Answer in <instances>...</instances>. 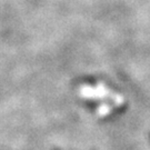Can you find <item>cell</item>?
Here are the masks:
<instances>
[{"label": "cell", "mask_w": 150, "mask_h": 150, "mask_svg": "<svg viewBox=\"0 0 150 150\" xmlns=\"http://www.w3.org/2000/svg\"><path fill=\"white\" fill-rule=\"evenodd\" d=\"M79 95L85 99L89 100H102V99H108L112 102L115 106H122L125 103V98L121 95L109 89L107 86L103 83H98L96 86H90V85H82L79 89Z\"/></svg>", "instance_id": "6da1fadb"}, {"label": "cell", "mask_w": 150, "mask_h": 150, "mask_svg": "<svg viewBox=\"0 0 150 150\" xmlns=\"http://www.w3.org/2000/svg\"><path fill=\"white\" fill-rule=\"evenodd\" d=\"M111 109H112V108L110 107L109 105H106V103H105V105H101L100 107L98 108V111H97V112L99 113L100 116H107L108 113H110Z\"/></svg>", "instance_id": "7a4b0ae2"}]
</instances>
